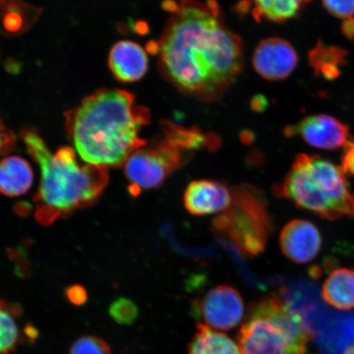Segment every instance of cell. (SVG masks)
<instances>
[{
  "label": "cell",
  "instance_id": "1",
  "mask_svg": "<svg viewBox=\"0 0 354 354\" xmlns=\"http://www.w3.org/2000/svg\"><path fill=\"white\" fill-rule=\"evenodd\" d=\"M171 17L158 44L168 79L203 100L218 98L242 68V43L225 26L215 0H166Z\"/></svg>",
  "mask_w": 354,
  "mask_h": 354
},
{
  "label": "cell",
  "instance_id": "2",
  "mask_svg": "<svg viewBox=\"0 0 354 354\" xmlns=\"http://www.w3.org/2000/svg\"><path fill=\"white\" fill-rule=\"evenodd\" d=\"M65 117L69 138L88 165L121 167L146 144L140 133L149 122V113L136 104L129 92L104 88L87 96Z\"/></svg>",
  "mask_w": 354,
  "mask_h": 354
},
{
  "label": "cell",
  "instance_id": "3",
  "mask_svg": "<svg viewBox=\"0 0 354 354\" xmlns=\"http://www.w3.org/2000/svg\"><path fill=\"white\" fill-rule=\"evenodd\" d=\"M21 136L41 167V185L34 199L39 223L51 225L98 201L109 183L107 167L80 165L71 147H62L52 154L33 129L22 131Z\"/></svg>",
  "mask_w": 354,
  "mask_h": 354
},
{
  "label": "cell",
  "instance_id": "4",
  "mask_svg": "<svg viewBox=\"0 0 354 354\" xmlns=\"http://www.w3.org/2000/svg\"><path fill=\"white\" fill-rule=\"evenodd\" d=\"M273 192L323 218L354 216V194L342 168L318 155L299 154Z\"/></svg>",
  "mask_w": 354,
  "mask_h": 354
},
{
  "label": "cell",
  "instance_id": "5",
  "mask_svg": "<svg viewBox=\"0 0 354 354\" xmlns=\"http://www.w3.org/2000/svg\"><path fill=\"white\" fill-rule=\"evenodd\" d=\"M310 336L281 296L252 305L238 335L241 354H306Z\"/></svg>",
  "mask_w": 354,
  "mask_h": 354
},
{
  "label": "cell",
  "instance_id": "6",
  "mask_svg": "<svg viewBox=\"0 0 354 354\" xmlns=\"http://www.w3.org/2000/svg\"><path fill=\"white\" fill-rule=\"evenodd\" d=\"M232 192L231 205L214 219L212 227L243 256H258L265 250L272 232L267 201L253 185H238Z\"/></svg>",
  "mask_w": 354,
  "mask_h": 354
},
{
  "label": "cell",
  "instance_id": "7",
  "mask_svg": "<svg viewBox=\"0 0 354 354\" xmlns=\"http://www.w3.org/2000/svg\"><path fill=\"white\" fill-rule=\"evenodd\" d=\"M192 155L163 140L152 148L138 149L125 162L130 194L137 197L144 190L158 189L174 172L189 161Z\"/></svg>",
  "mask_w": 354,
  "mask_h": 354
},
{
  "label": "cell",
  "instance_id": "8",
  "mask_svg": "<svg viewBox=\"0 0 354 354\" xmlns=\"http://www.w3.org/2000/svg\"><path fill=\"white\" fill-rule=\"evenodd\" d=\"M196 311L207 326L229 330L240 324L245 314V305L236 289L229 285L212 288L196 304Z\"/></svg>",
  "mask_w": 354,
  "mask_h": 354
},
{
  "label": "cell",
  "instance_id": "9",
  "mask_svg": "<svg viewBox=\"0 0 354 354\" xmlns=\"http://www.w3.org/2000/svg\"><path fill=\"white\" fill-rule=\"evenodd\" d=\"M348 128L329 115H313L294 126L286 128L287 137L299 136L317 149L334 150L348 142Z\"/></svg>",
  "mask_w": 354,
  "mask_h": 354
},
{
  "label": "cell",
  "instance_id": "10",
  "mask_svg": "<svg viewBox=\"0 0 354 354\" xmlns=\"http://www.w3.org/2000/svg\"><path fill=\"white\" fill-rule=\"evenodd\" d=\"M295 48L285 39H265L257 46L253 64L256 72L269 81L284 80L294 72L298 64Z\"/></svg>",
  "mask_w": 354,
  "mask_h": 354
},
{
  "label": "cell",
  "instance_id": "11",
  "mask_svg": "<svg viewBox=\"0 0 354 354\" xmlns=\"http://www.w3.org/2000/svg\"><path fill=\"white\" fill-rule=\"evenodd\" d=\"M322 236L311 221L295 219L288 223L280 234L283 254L292 262L307 263L316 258L321 250Z\"/></svg>",
  "mask_w": 354,
  "mask_h": 354
},
{
  "label": "cell",
  "instance_id": "12",
  "mask_svg": "<svg viewBox=\"0 0 354 354\" xmlns=\"http://www.w3.org/2000/svg\"><path fill=\"white\" fill-rule=\"evenodd\" d=\"M232 192L227 185L214 180H196L184 193V206L189 214L201 216L225 211L231 205Z\"/></svg>",
  "mask_w": 354,
  "mask_h": 354
},
{
  "label": "cell",
  "instance_id": "13",
  "mask_svg": "<svg viewBox=\"0 0 354 354\" xmlns=\"http://www.w3.org/2000/svg\"><path fill=\"white\" fill-rule=\"evenodd\" d=\"M323 354H340L354 340V316L347 313L326 311L312 335Z\"/></svg>",
  "mask_w": 354,
  "mask_h": 354
},
{
  "label": "cell",
  "instance_id": "14",
  "mask_svg": "<svg viewBox=\"0 0 354 354\" xmlns=\"http://www.w3.org/2000/svg\"><path fill=\"white\" fill-rule=\"evenodd\" d=\"M109 65L114 77L123 82L139 81L148 69V57L138 44L122 41L110 51Z\"/></svg>",
  "mask_w": 354,
  "mask_h": 354
},
{
  "label": "cell",
  "instance_id": "15",
  "mask_svg": "<svg viewBox=\"0 0 354 354\" xmlns=\"http://www.w3.org/2000/svg\"><path fill=\"white\" fill-rule=\"evenodd\" d=\"M32 168L24 158L12 156L0 162V193L8 197L22 196L33 183Z\"/></svg>",
  "mask_w": 354,
  "mask_h": 354
},
{
  "label": "cell",
  "instance_id": "16",
  "mask_svg": "<svg viewBox=\"0 0 354 354\" xmlns=\"http://www.w3.org/2000/svg\"><path fill=\"white\" fill-rule=\"evenodd\" d=\"M322 297L330 306L346 311L354 308V270H334L322 286Z\"/></svg>",
  "mask_w": 354,
  "mask_h": 354
},
{
  "label": "cell",
  "instance_id": "17",
  "mask_svg": "<svg viewBox=\"0 0 354 354\" xmlns=\"http://www.w3.org/2000/svg\"><path fill=\"white\" fill-rule=\"evenodd\" d=\"M256 20L283 22L294 19L310 0H247Z\"/></svg>",
  "mask_w": 354,
  "mask_h": 354
},
{
  "label": "cell",
  "instance_id": "18",
  "mask_svg": "<svg viewBox=\"0 0 354 354\" xmlns=\"http://www.w3.org/2000/svg\"><path fill=\"white\" fill-rule=\"evenodd\" d=\"M347 55L348 53L342 48L327 46L319 42L309 53V64L317 76L334 80L342 73V66L347 64Z\"/></svg>",
  "mask_w": 354,
  "mask_h": 354
},
{
  "label": "cell",
  "instance_id": "19",
  "mask_svg": "<svg viewBox=\"0 0 354 354\" xmlns=\"http://www.w3.org/2000/svg\"><path fill=\"white\" fill-rule=\"evenodd\" d=\"M189 354H241L238 344L228 336L199 324L189 348Z\"/></svg>",
  "mask_w": 354,
  "mask_h": 354
},
{
  "label": "cell",
  "instance_id": "20",
  "mask_svg": "<svg viewBox=\"0 0 354 354\" xmlns=\"http://www.w3.org/2000/svg\"><path fill=\"white\" fill-rule=\"evenodd\" d=\"M165 135L168 142L174 144L189 155L193 151L205 147L214 150L219 145L216 136H205L197 129L187 130L171 123L165 124Z\"/></svg>",
  "mask_w": 354,
  "mask_h": 354
},
{
  "label": "cell",
  "instance_id": "21",
  "mask_svg": "<svg viewBox=\"0 0 354 354\" xmlns=\"http://www.w3.org/2000/svg\"><path fill=\"white\" fill-rule=\"evenodd\" d=\"M19 304H8L0 299V354H11L24 342L16 319L21 315Z\"/></svg>",
  "mask_w": 354,
  "mask_h": 354
},
{
  "label": "cell",
  "instance_id": "22",
  "mask_svg": "<svg viewBox=\"0 0 354 354\" xmlns=\"http://www.w3.org/2000/svg\"><path fill=\"white\" fill-rule=\"evenodd\" d=\"M109 315L120 325H131L138 317L139 309L129 299L119 298L110 304Z\"/></svg>",
  "mask_w": 354,
  "mask_h": 354
},
{
  "label": "cell",
  "instance_id": "23",
  "mask_svg": "<svg viewBox=\"0 0 354 354\" xmlns=\"http://www.w3.org/2000/svg\"><path fill=\"white\" fill-rule=\"evenodd\" d=\"M69 354H112L106 340L95 335H83L75 340Z\"/></svg>",
  "mask_w": 354,
  "mask_h": 354
},
{
  "label": "cell",
  "instance_id": "24",
  "mask_svg": "<svg viewBox=\"0 0 354 354\" xmlns=\"http://www.w3.org/2000/svg\"><path fill=\"white\" fill-rule=\"evenodd\" d=\"M327 11L339 19H351L354 15V0H322Z\"/></svg>",
  "mask_w": 354,
  "mask_h": 354
},
{
  "label": "cell",
  "instance_id": "25",
  "mask_svg": "<svg viewBox=\"0 0 354 354\" xmlns=\"http://www.w3.org/2000/svg\"><path fill=\"white\" fill-rule=\"evenodd\" d=\"M65 295L69 302L75 306H82L88 300L86 290L80 285H73L66 288Z\"/></svg>",
  "mask_w": 354,
  "mask_h": 354
},
{
  "label": "cell",
  "instance_id": "26",
  "mask_svg": "<svg viewBox=\"0 0 354 354\" xmlns=\"http://www.w3.org/2000/svg\"><path fill=\"white\" fill-rule=\"evenodd\" d=\"M15 145V137L0 119V155L10 153Z\"/></svg>",
  "mask_w": 354,
  "mask_h": 354
},
{
  "label": "cell",
  "instance_id": "27",
  "mask_svg": "<svg viewBox=\"0 0 354 354\" xmlns=\"http://www.w3.org/2000/svg\"><path fill=\"white\" fill-rule=\"evenodd\" d=\"M342 168L344 174L354 176V141H348L344 146Z\"/></svg>",
  "mask_w": 354,
  "mask_h": 354
},
{
  "label": "cell",
  "instance_id": "28",
  "mask_svg": "<svg viewBox=\"0 0 354 354\" xmlns=\"http://www.w3.org/2000/svg\"><path fill=\"white\" fill-rule=\"evenodd\" d=\"M21 22L22 19L20 15L16 12L8 13L3 19V25L6 26V28L13 32L19 30Z\"/></svg>",
  "mask_w": 354,
  "mask_h": 354
},
{
  "label": "cell",
  "instance_id": "29",
  "mask_svg": "<svg viewBox=\"0 0 354 354\" xmlns=\"http://www.w3.org/2000/svg\"><path fill=\"white\" fill-rule=\"evenodd\" d=\"M24 335L26 338V342L34 343L37 342L39 336V332L37 327H35L32 324H28L25 326L24 330Z\"/></svg>",
  "mask_w": 354,
  "mask_h": 354
},
{
  "label": "cell",
  "instance_id": "30",
  "mask_svg": "<svg viewBox=\"0 0 354 354\" xmlns=\"http://www.w3.org/2000/svg\"><path fill=\"white\" fill-rule=\"evenodd\" d=\"M268 102L263 95H257L251 101V107L256 112H263L268 107Z\"/></svg>",
  "mask_w": 354,
  "mask_h": 354
},
{
  "label": "cell",
  "instance_id": "31",
  "mask_svg": "<svg viewBox=\"0 0 354 354\" xmlns=\"http://www.w3.org/2000/svg\"><path fill=\"white\" fill-rule=\"evenodd\" d=\"M342 30L343 34L348 38L352 39L354 37V19L351 17L343 22Z\"/></svg>",
  "mask_w": 354,
  "mask_h": 354
},
{
  "label": "cell",
  "instance_id": "32",
  "mask_svg": "<svg viewBox=\"0 0 354 354\" xmlns=\"http://www.w3.org/2000/svg\"><path fill=\"white\" fill-rule=\"evenodd\" d=\"M344 354H354V346H351L347 348Z\"/></svg>",
  "mask_w": 354,
  "mask_h": 354
}]
</instances>
